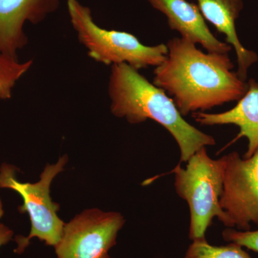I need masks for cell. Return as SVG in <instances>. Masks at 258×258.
<instances>
[{
    "instance_id": "cell-1",
    "label": "cell",
    "mask_w": 258,
    "mask_h": 258,
    "mask_svg": "<svg viewBox=\"0 0 258 258\" xmlns=\"http://www.w3.org/2000/svg\"><path fill=\"white\" fill-rule=\"evenodd\" d=\"M165 60L155 68L153 83L165 91L183 116L238 101L247 83L234 72L229 53L204 52L196 44L174 37Z\"/></svg>"
},
{
    "instance_id": "cell-15",
    "label": "cell",
    "mask_w": 258,
    "mask_h": 258,
    "mask_svg": "<svg viewBox=\"0 0 258 258\" xmlns=\"http://www.w3.org/2000/svg\"><path fill=\"white\" fill-rule=\"evenodd\" d=\"M13 237V231L6 225L0 223V247L8 244Z\"/></svg>"
},
{
    "instance_id": "cell-4",
    "label": "cell",
    "mask_w": 258,
    "mask_h": 258,
    "mask_svg": "<svg viewBox=\"0 0 258 258\" xmlns=\"http://www.w3.org/2000/svg\"><path fill=\"white\" fill-rule=\"evenodd\" d=\"M171 171L174 174L176 192L188 204L190 212L189 237L205 238V232L215 217L227 227V218L220 207L223 189L222 157L212 159L206 147L195 153L186 161Z\"/></svg>"
},
{
    "instance_id": "cell-3",
    "label": "cell",
    "mask_w": 258,
    "mask_h": 258,
    "mask_svg": "<svg viewBox=\"0 0 258 258\" xmlns=\"http://www.w3.org/2000/svg\"><path fill=\"white\" fill-rule=\"evenodd\" d=\"M67 7L79 42L96 62L111 66L126 63L139 71L157 67L165 60L166 44L148 46L128 32L101 28L95 23L91 10L79 0H68Z\"/></svg>"
},
{
    "instance_id": "cell-8",
    "label": "cell",
    "mask_w": 258,
    "mask_h": 258,
    "mask_svg": "<svg viewBox=\"0 0 258 258\" xmlns=\"http://www.w3.org/2000/svg\"><path fill=\"white\" fill-rule=\"evenodd\" d=\"M59 5L60 0H0V52L18 57L28 42L25 23H42Z\"/></svg>"
},
{
    "instance_id": "cell-16",
    "label": "cell",
    "mask_w": 258,
    "mask_h": 258,
    "mask_svg": "<svg viewBox=\"0 0 258 258\" xmlns=\"http://www.w3.org/2000/svg\"><path fill=\"white\" fill-rule=\"evenodd\" d=\"M4 208H3V202H2L1 198H0V219L3 217L4 215Z\"/></svg>"
},
{
    "instance_id": "cell-5",
    "label": "cell",
    "mask_w": 258,
    "mask_h": 258,
    "mask_svg": "<svg viewBox=\"0 0 258 258\" xmlns=\"http://www.w3.org/2000/svg\"><path fill=\"white\" fill-rule=\"evenodd\" d=\"M67 156L59 159L55 164H47L35 183L20 182L16 177V167L8 164L0 166V189H12L21 196L23 205L19 210L27 212L31 222V230L28 237H16L18 247L15 252L22 253L33 237L44 241L47 245L55 246L60 242L66 224L57 215L60 208L53 203L50 195L52 180L64 170Z\"/></svg>"
},
{
    "instance_id": "cell-9",
    "label": "cell",
    "mask_w": 258,
    "mask_h": 258,
    "mask_svg": "<svg viewBox=\"0 0 258 258\" xmlns=\"http://www.w3.org/2000/svg\"><path fill=\"white\" fill-rule=\"evenodd\" d=\"M154 9L165 15L171 30L181 37L200 44L208 52L229 53L232 47L212 34L198 5L186 0H147Z\"/></svg>"
},
{
    "instance_id": "cell-13",
    "label": "cell",
    "mask_w": 258,
    "mask_h": 258,
    "mask_svg": "<svg viewBox=\"0 0 258 258\" xmlns=\"http://www.w3.org/2000/svg\"><path fill=\"white\" fill-rule=\"evenodd\" d=\"M32 60L20 62L18 57L0 52V99H10L17 81L31 67Z\"/></svg>"
},
{
    "instance_id": "cell-10",
    "label": "cell",
    "mask_w": 258,
    "mask_h": 258,
    "mask_svg": "<svg viewBox=\"0 0 258 258\" xmlns=\"http://www.w3.org/2000/svg\"><path fill=\"white\" fill-rule=\"evenodd\" d=\"M198 7L205 20L225 36L226 42L235 51L237 74L242 81L247 80L251 66L258 61V55L241 43L236 30V21L244 8L243 0H198Z\"/></svg>"
},
{
    "instance_id": "cell-2",
    "label": "cell",
    "mask_w": 258,
    "mask_h": 258,
    "mask_svg": "<svg viewBox=\"0 0 258 258\" xmlns=\"http://www.w3.org/2000/svg\"><path fill=\"white\" fill-rule=\"evenodd\" d=\"M111 111L132 124L157 122L175 139L180 161L186 162L201 148L215 145L213 137L188 123L165 91L126 63L113 64L108 81Z\"/></svg>"
},
{
    "instance_id": "cell-14",
    "label": "cell",
    "mask_w": 258,
    "mask_h": 258,
    "mask_svg": "<svg viewBox=\"0 0 258 258\" xmlns=\"http://www.w3.org/2000/svg\"><path fill=\"white\" fill-rule=\"evenodd\" d=\"M222 237L228 242H233L258 252V230L241 231L233 228L226 229Z\"/></svg>"
},
{
    "instance_id": "cell-7",
    "label": "cell",
    "mask_w": 258,
    "mask_h": 258,
    "mask_svg": "<svg viewBox=\"0 0 258 258\" xmlns=\"http://www.w3.org/2000/svg\"><path fill=\"white\" fill-rule=\"evenodd\" d=\"M124 223L118 212L98 209L83 212L64 225L55 246L57 258H110L108 252Z\"/></svg>"
},
{
    "instance_id": "cell-11",
    "label": "cell",
    "mask_w": 258,
    "mask_h": 258,
    "mask_svg": "<svg viewBox=\"0 0 258 258\" xmlns=\"http://www.w3.org/2000/svg\"><path fill=\"white\" fill-rule=\"evenodd\" d=\"M192 117L200 125L238 126L240 132L234 141L247 139L248 145L244 158L251 157L258 148V82L249 80L247 91L232 109L219 113L196 112Z\"/></svg>"
},
{
    "instance_id": "cell-6",
    "label": "cell",
    "mask_w": 258,
    "mask_h": 258,
    "mask_svg": "<svg viewBox=\"0 0 258 258\" xmlns=\"http://www.w3.org/2000/svg\"><path fill=\"white\" fill-rule=\"evenodd\" d=\"M223 189L220 207L227 227L250 230L258 225V148L251 157L241 158L237 152L222 157Z\"/></svg>"
},
{
    "instance_id": "cell-12",
    "label": "cell",
    "mask_w": 258,
    "mask_h": 258,
    "mask_svg": "<svg viewBox=\"0 0 258 258\" xmlns=\"http://www.w3.org/2000/svg\"><path fill=\"white\" fill-rule=\"evenodd\" d=\"M184 258H252L239 244L212 245L205 238L192 240Z\"/></svg>"
}]
</instances>
